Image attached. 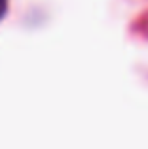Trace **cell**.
I'll return each mask as SVG.
<instances>
[{"label":"cell","instance_id":"6da1fadb","mask_svg":"<svg viewBox=\"0 0 148 149\" xmlns=\"http://www.w3.org/2000/svg\"><path fill=\"white\" fill-rule=\"evenodd\" d=\"M6 10H8V0H0V19L4 17Z\"/></svg>","mask_w":148,"mask_h":149}]
</instances>
